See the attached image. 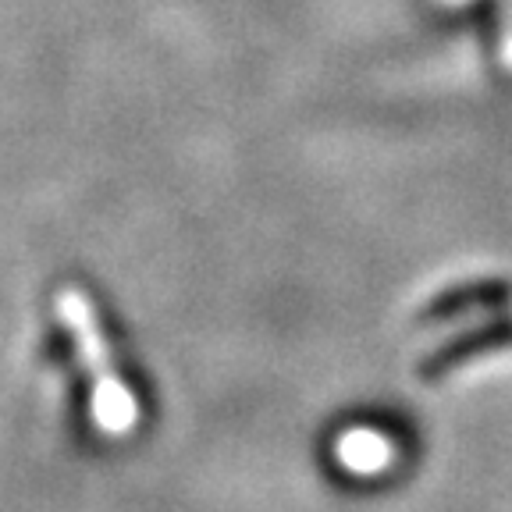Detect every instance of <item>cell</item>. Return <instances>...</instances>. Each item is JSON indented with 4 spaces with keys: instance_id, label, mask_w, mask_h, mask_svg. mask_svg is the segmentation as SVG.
<instances>
[{
    "instance_id": "obj_3",
    "label": "cell",
    "mask_w": 512,
    "mask_h": 512,
    "mask_svg": "<svg viewBox=\"0 0 512 512\" xmlns=\"http://www.w3.org/2000/svg\"><path fill=\"white\" fill-rule=\"evenodd\" d=\"M441 4H470V0H441ZM498 8H502V15H498V50H502V64L512 72V0H498Z\"/></svg>"
},
{
    "instance_id": "obj_1",
    "label": "cell",
    "mask_w": 512,
    "mask_h": 512,
    "mask_svg": "<svg viewBox=\"0 0 512 512\" xmlns=\"http://www.w3.org/2000/svg\"><path fill=\"white\" fill-rule=\"evenodd\" d=\"M57 313H61L68 335H72L82 367L89 370V381H93L96 427L111 434V438L132 434V427L139 424V402L132 395V388L125 384V377L118 374V367H114L93 299L86 292H79V288H64L61 296H57Z\"/></svg>"
},
{
    "instance_id": "obj_2",
    "label": "cell",
    "mask_w": 512,
    "mask_h": 512,
    "mask_svg": "<svg viewBox=\"0 0 512 512\" xmlns=\"http://www.w3.org/2000/svg\"><path fill=\"white\" fill-rule=\"evenodd\" d=\"M335 459L338 466H345L356 477H377L388 466H395L399 459V448L384 431H374V427H352V431L338 434L335 441Z\"/></svg>"
}]
</instances>
